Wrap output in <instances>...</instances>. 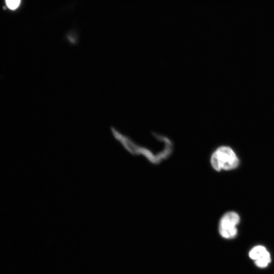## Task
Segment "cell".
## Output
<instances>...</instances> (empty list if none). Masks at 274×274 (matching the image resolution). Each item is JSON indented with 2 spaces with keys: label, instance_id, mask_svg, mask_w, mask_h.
Segmentation results:
<instances>
[{
  "label": "cell",
  "instance_id": "6da1fadb",
  "mask_svg": "<svg viewBox=\"0 0 274 274\" xmlns=\"http://www.w3.org/2000/svg\"><path fill=\"white\" fill-rule=\"evenodd\" d=\"M211 164L217 171L229 170L235 168L239 164V160L232 148L222 146L218 147L211 157Z\"/></svg>",
  "mask_w": 274,
  "mask_h": 274
},
{
  "label": "cell",
  "instance_id": "7a4b0ae2",
  "mask_svg": "<svg viewBox=\"0 0 274 274\" xmlns=\"http://www.w3.org/2000/svg\"><path fill=\"white\" fill-rule=\"evenodd\" d=\"M239 220V216L236 212L225 213L220 219L219 224V232L221 236L225 238L235 237L237 233L236 226Z\"/></svg>",
  "mask_w": 274,
  "mask_h": 274
},
{
  "label": "cell",
  "instance_id": "3957f363",
  "mask_svg": "<svg viewBox=\"0 0 274 274\" xmlns=\"http://www.w3.org/2000/svg\"><path fill=\"white\" fill-rule=\"evenodd\" d=\"M268 251L266 248L261 245L254 247L249 252V257L254 261L260 258L265 254Z\"/></svg>",
  "mask_w": 274,
  "mask_h": 274
},
{
  "label": "cell",
  "instance_id": "277c9868",
  "mask_svg": "<svg viewBox=\"0 0 274 274\" xmlns=\"http://www.w3.org/2000/svg\"><path fill=\"white\" fill-rule=\"evenodd\" d=\"M256 265L260 268H264L270 263L271 261L270 254L268 251L265 254L260 258L254 261Z\"/></svg>",
  "mask_w": 274,
  "mask_h": 274
},
{
  "label": "cell",
  "instance_id": "5b68a950",
  "mask_svg": "<svg viewBox=\"0 0 274 274\" xmlns=\"http://www.w3.org/2000/svg\"><path fill=\"white\" fill-rule=\"evenodd\" d=\"M21 0H6L7 7L11 10H15L20 5Z\"/></svg>",
  "mask_w": 274,
  "mask_h": 274
}]
</instances>
